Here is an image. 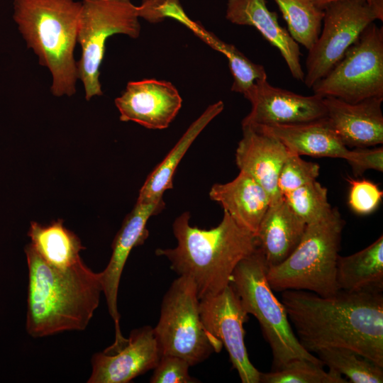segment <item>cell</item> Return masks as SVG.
Returning <instances> with one entry per match:
<instances>
[{"label": "cell", "mask_w": 383, "mask_h": 383, "mask_svg": "<svg viewBox=\"0 0 383 383\" xmlns=\"http://www.w3.org/2000/svg\"><path fill=\"white\" fill-rule=\"evenodd\" d=\"M182 99L170 82L155 79L129 82L115 99L121 121H133L149 129H165L182 107Z\"/></svg>", "instance_id": "obj_15"}, {"label": "cell", "mask_w": 383, "mask_h": 383, "mask_svg": "<svg viewBox=\"0 0 383 383\" xmlns=\"http://www.w3.org/2000/svg\"><path fill=\"white\" fill-rule=\"evenodd\" d=\"M209 194L239 226L255 235L271 204L265 189L243 172L229 182L213 184Z\"/></svg>", "instance_id": "obj_19"}, {"label": "cell", "mask_w": 383, "mask_h": 383, "mask_svg": "<svg viewBox=\"0 0 383 383\" xmlns=\"http://www.w3.org/2000/svg\"><path fill=\"white\" fill-rule=\"evenodd\" d=\"M356 177L369 170L383 171V148H355L349 150L345 159Z\"/></svg>", "instance_id": "obj_34"}, {"label": "cell", "mask_w": 383, "mask_h": 383, "mask_svg": "<svg viewBox=\"0 0 383 383\" xmlns=\"http://www.w3.org/2000/svg\"><path fill=\"white\" fill-rule=\"evenodd\" d=\"M195 35L227 57L233 77L232 91L241 94L246 98L258 81L267 79L262 65L252 62L235 46L221 40L202 26Z\"/></svg>", "instance_id": "obj_25"}, {"label": "cell", "mask_w": 383, "mask_h": 383, "mask_svg": "<svg viewBox=\"0 0 383 383\" xmlns=\"http://www.w3.org/2000/svg\"><path fill=\"white\" fill-rule=\"evenodd\" d=\"M320 167L317 163L303 160L292 153L284 163L278 178V189L283 195L316 179Z\"/></svg>", "instance_id": "obj_31"}, {"label": "cell", "mask_w": 383, "mask_h": 383, "mask_svg": "<svg viewBox=\"0 0 383 383\" xmlns=\"http://www.w3.org/2000/svg\"><path fill=\"white\" fill-rule=\"evenodd\" d=\"M262 383H347L340 374L304 359H295L277 370L260 374Z\"/></svg>", "instance_id": "obj_29"}, {"label": "cell", "mask_w": 383, "mask_h": 383, "mask_svg": "<svg viewBox=\"0 0 383 383\" xmlns=\"http://www.w3.org/2000/svg\"><path fill=\"white\" fill-rule=\"evenodd\" d=\"M323 365L353 383L383 382V367L357 352L345 348H325L316 352Z\"/></svg>", "instance_id": "obj_27"}, {"label": "cell", "mask_w": 383, "mask_h": 383, "mask_svg": "<svg viewBox=\"0 0 383 383\" xmlns=\"http://www.w3.org/2000/svg\"><path fill=\"white\" fill-rule=\"evenodd\" d=\"M326 118L335 133L348 148H364L383 143V96L356 103L323 97Z\"/></svg>", "instance_id": "obj_16"}, {"label": "cell", "mask_w": 383, "mask_h": 383, "mask_svg": "<svg viewBox=\"0 0 383 383\" xmlns=\"http://www.w3.org/2000/svg\"><path fill=\"white\" fill-rule=\"evenodd\" d=\"M282 292L281 302L306 350L349 348L383 367L382 292L339 290L328 297L305 290Z\"/></svg>", "instance_id": "obj_1"}, {"label": "cell", "mask_w": 383, "mask_h": 383, "mask_svg": "<svg viewBox=\"0 0 383 383\" xmlns=\"http://www.w3.org/2000/svg\"><path fill=\"white\" fill-rule=\"evenodd\" d=\"M153 329L162 355L179 357L190 366L219 353L223 347L204 326L195 284L187 277L179 276L165 294Z\"/></svg>", "instance_id": "obj_7"}, {"label": "cell", "mask_w": 383, "mask_h": 383, "mask_svg": "<svg viewBox=\"0 0 383 383\" xmlns=\"http://www.w3.org/2000/svg\"><path fill=\"white\" fill-rule=\"evenodd\" d=\"M316 6L323 10L328 4L340 0H310ZM371 2L372 0H367Z\"/></svg>", "instance_id": "obj_35"}, {"label": "cell", "mask_w": 383, "mask_h": 383, "mask_svg": "<svg viewBox=\"0 0 383 383\" xmlns=\"http://www.w3.org/2000/svg\"><path fill=\"white\" fill-rule=\"evenodd\" d=\"M311 89L349 103L383 96V28L370 23L343 57Z\"/></svg>", "instance_id": "obj_9"}, {"label": "cell", "mask_w": 383, "mask_h": 383, "mask_svg": "<svg viewBox=\"0 0 383 383\" xmlns=\"http://www.w3.org/2000/svg\"><path fill=\"white\" fill-rule=\"evenodd\" d=\"M306 226L284 199L270 204L255 235L268 267L278 265L291 255Z\"/></svg>", "instance_id": "obj_20"}, {"label": "cell", "mask_w": 383, "mask_h": 383, "mask_svg": "<svg viewBox=\"0 0 383 383\" xmlns=\"http://www.w3.org/2000/svg\"><path fill=\"white\" fill-rule=\"evenodd\" d=\"M28 284L26 329L33 338L83 331L103 292L101 272L82 259L66 268L47 262L30 243L25 248Z\"/></svg>", "instance_id": "obj_2"}, {"label": "cell", "mask_w": 383, "mask_h": 383, "mask_svg": "<svg viewBox=\"0 0 383 383\" xmlns=\"http://www.w3.org/2000/svg\"><path fill=\"white\" fill-rule=\"evenodd\" d=\"M287 22L288 32L298 43L309 50L321 30L323 10L310 0H274Z\"/></svg>", "instance_id": "obj_26"}, {"label": "cell", "mask_w": 383, "mask_h": 383, "mask_svg": "<svg viewBox=\"0 0 383 383\" xmlns=\"http://www.w3.org/2000/svg\"><path fill=\"white\" fill-rule=\"evenodd\" d=\"M81 6L74 0H13V19L27 47L50 72V89L56 96L76 92L74 50Z\"/></svg>", "instance_id": "obj_4"}, {"label": "cell", "mask_w": 383, "mask_h": 383, "mask_svg": "<svg viewBox=\"0 0 383 383\" xmlns=\"http://www.w3.org/2000/svg\"><path fill=\"white\" fill-rule=\"evenodd\" d=\"M81 4L77 38L81 57L77 66L89 101L103 94L100 67L107 39L114 34L137 38L141 27L137 6L131 0H82Z\"/></svg>", "instance_id": "obj_8"}, {"label": "cell", "mask_w": 383, "mask_h": 383, "mask_svg": "<svg viewBox=\"0 0 383 383\" xmlns=\"http://www.w3.org/2000/svg\"><path fill=\"white\" fill-rule=\"evenodd\" d=\"M162 355L153 328L145 326L134 329L121 346H109L94 354L87 382L128 383L153 370Z\"/></svg>", "instance_id": "obj_12"}, {"label": "cell", "mask_w": 383, "mask_h": 383, "mask_svg": "<svg viewBox=\"0 0 383 383\" xmlns=\"http://www.w3.org/2000/svg\"><path fill=\"white\" fill-rule=\"evenodd\" d=\"M282 197L294 213L306 225L326 218L333 210L328 200L326 188L316 179L283 195Z\"/></svg>", "instance_id": "obj_28"}, {"label": "cell", "mask_w": 383, "mask_h": 383, "mask_svg": "<svg viewBox=\"0 0 383 383\" xmlns=\"http://www.w3.org/2000/svg\"><path fill=\"white\" fill-rule=\"evenodd\" d=\"M344 226L336 208L326 218L307 225L291 255L278 265L268 267L271 289L305 290L323 297L337 294L336 265Z\"/></svg>", "instance_id": "obj_5"}, {"label": "cell", "mask_w": 383, "mask_h": 383, "mask_svg": "<svg viewBox=\"0 0 383 383\" xmlns=\"http://www.w3.org/2000/svg\"><path fill=\"white\" fill-rule=\"evenodd\" d=\"M242 130L243 137L235 152L240 172L250 175L265 189L271 204L281 200L278 178L292 152L276 137L254 126H242Z\"/></svg>", "instance_id": "obj_17"}, {"label": "cell", "mask_w": 383, "mask_h": 383, "mask_svg": "<svg viewBox=\"0 0 383 383\" xmlns=\"http://www.w3.org/2000/svg\"><path fill=\"white\" fill-rule=\"evenodd\" d=\"M189 219L187 211L177 217L172 228L177 245L155 253L167 257L179 276L193 280L200 300L228 286L237 265L258 245L255 235L226 211L221 223L209 230L191 226Z\"/></svg>", "instance_id": "obj_3"}, {"label": "cell", "mask_w": 383, "mask_h": 383, "mask_svg": "<svg viewBox=\"0 0 383 383\" xmlns=\"http://www.w3.org/2000/svg\"><path fill=\"white\" fill-rule=\"evenodd\" d=\"M206 330L220 340L243 383H259L261 372L251 363L245 345L244 323L248 319L238 296L229 284L221 292L199 300Z\"/></svg>", "instance_id": "obj_11"}, {"label": "cell", "mask_w": 383, "mask_h": 383, "mask_svg": "<svg viewBox=\"0 0 383 383\" xmlns=\"http://www.w3.org/2000/svg\"><path fill=\"white\" fill-rule=\"evenodd\" d=\"M136 8L138 17L152 23H160L167 18H170L182 23L194 33L201 26L198 22L189 18L180 0H142L140 5Z\"/></svg>", "instance_id": "obj_30"}, {"label": "cell", "mask_w": 383, "mask_h": 383, "mask_svg": "<svg viewBox=\"0 0 383 383\" xmlns=\"http://www.w3.org/2000/svg\"><path fill=\"white\" fill-rule=\"evenodd\" d=\"M323 11V29L306 59L308 88L331 71L370 23L383 20V0H340Z\"/></svg>", "instance_id": "obj_10"}, {"label": "cell", "mask_w": 383, "mask_h": 383, "mask_svg": "<svg viewBox=\"0 0 383 383\" xmlns=\"http://www.w3.org/2000/svg\"><path fill=\"white\" fill-rule=\"evenodd\" d=\"M336 281L340 290L349 292L383 289V236L362 250L338 255Z\"/></svg>", "instance_id": "obj_23"}, {"label": "cell", "mask_w": 383, "mask_h": 383, "mask_svg": "<svg viewBox=\"0 0 383 383\" xmlns=\"http://www.w3.org/2000/svg\"><path fill=\"white\" fill-rule=\"evenodd\" d=\"M350 192L348 204L351 209L360 215L373 212L379 205L383 192L374 182L367 179H348Z\"/></svg>", "instance_id": "obj_32"}, {"label": "cell", "mask_w": 383, "mask_h": 383, "mask_svg": "<svg viewBox=\"0 0 383 383\" xmlns=\"http://www.w3.org/2000/svg\"><path fill=\"white\" fill-rule=\"evenodd\" d=\"M252 106L242 126L287 125L307 123L326 117L323 97L301 95L258 81L245 98Z\"/></svg>", "instance_id": "obj_13"}, {"label": "cell", "mask_w": 383, "mask_h": 383, "mask_svg": "<svg viewBox=\"0 0 383 383\" xmlns=\"http://www.w3.org/2000/svg\"><path fill=\"white\" fill-rule=\"evenodd\" d=\"M165 206L163 199L148 203L136 202L133 210L126 216L116 235L112 245L109 262L101 272L103 293L106 297L109 313L115 324L116 338L113 345L122 344L123 337L119 326L118 291L121 274L132 249L144 243L149 232L146 228L148 219L158 214Z\"/></svg>", "instance_id": "obj_14"}, {"label": "cell", "mask_w": 383, "mask_h": 383, "mask_svg": "<svg viewBox=\"0 0 383 383\" xmlns=\"http://www.w3.org/2000/svg\"><path fill=\"white\" fill-rule=\"evenodd\" d=\"M268 265L262 251L257 248L235 267L230 284L248 314L257 320L272 355V370L295 359L323 364L299 341L282 303L273 293L267 279Z\"/></svg>", "instance_id": "obj_6"}, {"label": "cell", "mask_w": 383, "mask_h": 383, "mask_svg": "<svg viewBox=\"0 0 383 383\" xmlns=\"http://www.w3.org/2000/svg\"><path fill=\"white\" fill-rule=\"evenodd\" d=\"M28 236L38 253L58 268H66L79 262L82 260L79 252L85 249L79 237L64 226L62 219L48 225L31 221Z\"/></svg>", "instance_id": "obj_24"}, {"label": "cell", "mask_w": 383, "mask_h": 383, "mask_svg": "<svg viewBox=\"0 0 383 383\" xmlns=\"http://www.w3.org/2000/svg\"><path fill=\"white\" fill-rule=\"evenodd\" d=\"M251 126L274 135L291 152L300 156L345 159L349 150L326 117L296 124Z\"/></svg>", "instance_id": "obj_21"}, {"label": "cell", "mask_w": 383, "mask_h": 383, "mask_svg": "<svg viewBox=\"0 0 383 383\" xmlns=\"http://www.w3.org/2000/svg\"><path fill=\"white\" fill-rule=\"evenodd\" d=\"M226 18L233 24L255 28L279 51L292 77L304 81L299 45L280 26L277 13L268 9L266 0H228Z\"/></svg>", "instance_id": "obj_18"}, {"label": "cell", "mask_w": 383, "mask_h": 383, "mask_svg": "<svg viewBox=\"0 0 383 383\" xmlns=\"http://www.w3.org/2000/svg\"><path fill=\"white\" fill-rule=\"evenodd\" d=\"M189 364L184 359L162 355L150 379L151 383H194L199 382L189 374Z\"/></svg>", "instance_id": "obj_33"}, {"label": "cell", "mask_w": 383, "mask_h": 383, "mask_svg": "<svg viewBox=\"0 0 383 383\" xmlns=\"http://www.w3.org/2000/svg\"><path fill=\"white\" fill-rule=\"evenodd\" d=\"M221 101L210 105L187 128L163 160L148 175L140 189L136 202L148 203L162 198L173 187V177L181 160L199 134L223 109Z\"/></svg>", "instance_id": "obj_22"}]
</instances>
